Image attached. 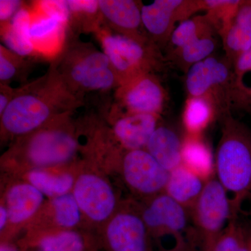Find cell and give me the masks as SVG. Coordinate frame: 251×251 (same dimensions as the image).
Wrapping results in <instances>:
<instances>
[{"label":"cell","mask_w":251,"mask_h":251,"mask_svg":"<svg viewBox=\"0 0 251 251\" xmlns=\"http://www.w3.org/2000/svg\"><path fill=\"white\" fill-rule=\"evenodd\" d=\"M0 251H18L17 249L11 247L9 244H1V247H0Z\"/></svg>","instance_id":"cell-37"},{"label":"cell","mask_w":251,"mask_h":251,"mask_svg":"<svg viewBox=\"0 0 251 251\" xmlns=\"http://www.w3.org/2000/svg\"><path fill=\"white\" fill-rule=\"evenodd\" d=\"M9 221V213L6 206H1L0 207V229L2 231Z\"/></svg>","instance_id":"cell-35"},{"label":"cell","mask_w":251,"mask_h":251,"mask_svg":"<svg viewBox=\"0 0 251 251\" xmlns=\"http://www.w3.org/2000/svg\"></svg>","instance_id":"cell-39"},{"label":"cell","mask_w":251,"mask_h":251,"mask_svg":"<svg viewBox=\"0 0 251 251\" xmlns=\"http://www.w3.org/2000/svg\"><path fill=\"white\" fill-rule=\"evenodd\" d=\"M72 114L62 115L39 129L21 137L15 151L36 169L60 166L74 158L78 141Z\"/></svg>","instance_id":"cell-4"},{"label":"cell","mask_w":251,"mask_h":251,"mask_svg":"<svg viewBox=\"0 0 251 251\" xmlns=\"http://www.w3.org/2000/svg\"><path fill=\"white\" fill-rule=\"evenodd\" d=\"M203 9L202 1L155 0L142 6L144 29L150 40L158 46L168 42L176 23L188 19Z\"/></svg>","instance_id":"cell-11"},{"label":"cell","mask_w":251,"mask_h":251,"mask_svg":"<svg viewBox=\"0 0 251 251\" xmlns=\"http://www.w3.org/2000/svg\"><path fill=\"white\" fill-rule=\"evenodd\" d=\"M102 24L112 32L140 41L150 40L142 21L141 1L99 0Z\"/></svg>","instance_id":"cell-15"},{"label":"cell","mask_w":251,"mask_h":251,"mask_svg":"<svg viewBox=\"0 0 251 251\" xmlns=\"http://www.w3.org/2000/svg\"><path fill=\"white\" fill-rule=\"evenodd\" d=\"M18 90L10 85L0 84V116L4 113L13 99L16 97Z\"/></svg>","instance_id":"cell-34"},{"label":"cell","mask_w":251,"mask_h":251,"mask_svg":"<svg viewBox=\"0 0 251 251\" xmlns=\"http://www.w3.org/2000/svg\"><path fill=\"white\" fill-rule=\"evenodd\" d=\"M68 87L85 97L91 92L115 90L120 80L110 59L103 51L91 43L79 41L68 34L62 52L52 63Z\"/></svg>","instance_id":"cell-3"},{"label":"cell","mask_w":251,"mask_h":251,"mask_svg":"<svg viewBox=\"0 0 251 251\" xmlns=\"http://www.w3.org/2000/svg\"><path fill=\"white\" fill-rule=\"evenodd\" d=\"M72 193L82 213L94 222L106 221L116 207L112 186L99 175H81L75 181Z\"/></svg>","instance_id":"cell-13"},{"label":"cell","mask_w":251,"mask_h":251,"mask_svg":"<svg viewBox=\"0 0 251 251\" xmlns=\"http://www.w3.org/2000/svg\"><path fill=\"white\" fill-rule=\"evenodd\" d=\"M52 204L56 223L61 227L70 229L80 223L82 211L72 192L53 198Z\"/></svg>","instance_id":"cell-30"},{"label":"cell","mask_w":251,"mask_h":251,"mask_svg":"<svg viewBox=\"0 0 251 251\" xmlns=\"http://www.w3.org/2000/svg\"><path fill=\"white\" fill-rule=\"evenodd\" d=\"M242 224L245 229L247 234L248 244H249V251H251V221H247L246 222L243 221Z\"/></svg>","instance_id":"cell-36"},{"label":"cell","mask_w":251,"mask_h":251,"mask_svg":"<svg viewBox=\"0 0 251 251\" xmlns=\"http://www.w3.org/2000/svg\"><path fill=\"white\" fill-rule=\"evenodd\" d=\"M105 234L111 251H153L146 225L135 211H122L112 217Z\"/></svg>","instance_id":"cell-14"},{"label":"cell","mask_w":251,"mask_h":251,"mask_svg":"<svg viewBox=\"0 0 251 251\" xmlns=\"http://www.w3.org/2000/svg\"><path fill=\"white\" fill-rule=\"evenodd\" d=\"M182 165L204 179L213 170L210 150L197 135H189L183 140Z\"/></svg>","instance_id":"cell-24"},{"label":"cell","mask_w":251,"mask_h":251,"mask_svg":"<svg viewBox=\"0 0 251 251\" xmlns=\"http://www.w3.org/2000/svg\"><path fill=\"white\" fill-rule=\"evenodd\" d=\"M232 64L227 58L207 57L188 69L186 87L190 97L207 100L222 117L231 108Z\"/></svg>","instance_id":"cell-8"},{"label":"cell","mask_w":251,"mask_h":251,"mask_svg":"<svg viewBox=\"0 0 251 251\" xmlns=\"http://www.w3.org/2000/svg\"><path fill=\"white\" fill-rule=\"evenodd\" d=\"M96 34L116 72L120 85L141 74L154 73L162 66L159 48L151 40H138L107 28L100 27Z\"/></svg>","instance_id":"cell-5"},{"label":"cell","mask_w":251,"mask_h":251,"mask_svg":"<svg viewBox=\"0 0 251 251\" xmlns=\"http://www.w3.org/2000/svg\"><path fill=\"white\" fill-rule=\"evenodd\" d=\"M31 37L35 54L56 58L69 34V11L67 1H41L29 7Z\"/></svg>","instance_id":"cell-9"},{"label":"cell","mask_w":251,"mask_h":251,"mask_svg":"<svg viewBox=\"0 0 251 251\" xmlns=\"http://www.w3.org/2000/svg\"><path fill=\"white\" fill-rule=\"evenodd\" d=\"M44 200V195L30 183L14 185L6 194L9 222L13 224L25 222L39 210Z\"/></svg>","instance_id":"cell-19"},{"label":"cell","mask_w":251,"mask_h":251,"mask_svg":"<svg viewBox=\"0 0 251 251\" xmlns=\"http://www.w3.org/2000/svg\"><path fill=\"white\" fill-rule=\"evenodd\" d=\"M214 251H249L245 229L239 219L229 221Z\"/></svg>","instance_id":"cell-32"},{"label":"cell","mask_w":251,"mask_h":251,"mask_svg":"<svg viewBox=\"0 0 251 251\" xmlns=\"http://www.w3.org/2000/svg\"><path fill=\"white\" fill-rule=\"evenodd\" d=\"M226 58L233 66L251 48V1H242L233 17L220 34Z\"/></svg>","instance_id":"cell-17"},{"label":"cell","mask_w":251,"mask_h":251,"mask_svg":"<svg viewBox=\"0 0 251 251\" xmlns=\"http://www.w3.org/2000/svg\"><path fill=\"white\" fill-rule=\"evenodd\" d=\"M231 108L251 111V48L232 66Z\"/></svg>","instance_id":"cell-22"},{"label":"cell","mask_w":251,"mask_h":251,"mask_svg":"<svg viewBox=\"0 0 251 251\" xmlns=\"http://www.w3.org/2000/svg\"><path fill=\"white\" fill-rule=\"evenodd\" d=\"M126 184L137 194L153 198L165 192L170 173L145 149L126 151L122 159Z\"/></svg>","instance_id":"cell-12"},{"label":"cell","mask_w":251,"mask_h":251,"mask_svg":"<svg viewBox=\"0 0 251 251\" xmlns=\"http://www.w3.org/2000/svg\"><path fill=\"white\" fill-rule=\"evenodd\" d=\"M25 57L0 45V84L9 85L10 82L25 78L30 71L31 63Z\"/></svg>","instance_id":"cell-28"},{"label":"cell","mask_w":251,"mask_h":251,"mask_svg":"<svg viewBox=\"0 0 251 251\" xmlns=\"http://www.w3.org/2000/svg\"><path fill=\"white\" fill-rule=\"evenodd\" d=\"M205 183L201 176L181 165L170 173L165 193L191 211Z\"/></svg>","instance_id":"cell-20"},{"label":"cell","mask_w":251,"mask_h":251,"mask_svg":"<svg viewBox=\"0 0 251 251\" xmlns=\"http://www.w3.org/2000/svg\"><path fill=\"white\" fill-rule=\"evenodd\" d=\"M27 179L44 196L52 198L70 193L75 184L74 177L71 175H54L41 169L29 172Z\"/></svg>","instance_id":"cell-26"},{"label":"cell","mask_w":251,"mask_h":251,"mask_svg":"<svg viewBox=\"0 0 251 251\" xmlns=\"http://www.w3.org/2000/svg\"><path fill=\"white\" fill-rule=\"evenodd\" d=\"M112 112L116 114L112 132L120 145L126 151L145 149L158 127L159 115Z\"/></svg>","instance_id":"cell-16"},{"label":"cell","mask_w":251,"mask_h":251,"mask_svg":"<svg viewBox=\"0 0 251 251\" xmlns=\"http://www.w3.org/2000/svg\"><path fill=\"white\" fill-rule=\"evenodd\" d=\"M140 215L150 237L161 242L171 239L173 251H193L197 247L191 211L166 193L151 198Z\"/></svg>","instance_id":"cell-6"},{"label":"cell","mask_w":251,"mask_h":251,"mask_svg":"<svg viewBox=\"0 0 251 251\" xmlns=\"http://www.w3.org/2000/svg\"><path fill=\"white\" fill-rule=\"evenodd\" d=\"M191 216L197 247L201 251H214L232 218L230 198L219 180L206 181Z\"/></svg>","instance_id":"cell-7"},{"label":"cell","mask_w":251,"mask_h":251,"mask_svg":"<svg viewBox=\"0 0 251 251\" xmlns=\"http://www.w3.org/2000/svg\"><path fill=\"white\" fill-rule=\"evenodd\" d=\"M69 11V28L75 31H95L101 27V18L97 0L67 1Z\"/></svg>","instance_id":"cell-23"},{"label":"cell","mask_w":251,"mask_h":251,"mask_svg":"<svg viewBox=\"0 0 251 251\" xmlns=\"http://www.w3.org/2000/svg\"><path fill=\"white\" fill-rule=\"evenodd\" d=\"M183 140L174 130L158 126L145 150L167 171L171 173L182 165Z\"/></svg>","instance_id":"cell-18"},{"label":"cell","mask_w":251,"mask_h":251,"mask_svg":"<svg viewBox=\"0 0 251 251\" xmlns=\"http://www.w3.org/2000/svg\"><path fill=\"white\" fill-rule=\"evenodd\" d=\"M31 23L30 9L25 4L8 24L1 27L5 47L23 57L35 54L31 41Z\"/></svg>","instance_id":"cell-21"},{"label":"cell","mask_w":251,"mask_h":251,"mask_svg":"<svg viewBox=\"0 0 251 251\" xmlns=\"http://www.w3.org/2000/svg\"><path fill=\"white\" fill-rule=\"evenodd\" d=\"M25 3L16 0H1L0 1V22L1 27H4L11 21L15 15L20 11Z\"/></svg>","instance_id":"cell-33"},{"label":"cell","mask_w":251,"mask_h":251,"mask_svg":"<svg viewBox=\"0 0 251 251\" xmlns=\"http://www.w3.org/2000/svg\"><path fill=\"white\" fill-rule=\"evenodd\" d=\"M222 120L215 168L217 179L232 195L231 220H236L251 194V130L234 119L230 112L223 116Z\"/></svg>","instance_id":"cell-2"},{"label":"cell","mask_w":251,"mask_h":251,"mask_svg":"<svg viewBox=\"0 0 251 251\" xmlns=\"http://www.w3.org/2000/svg\"><path fill=\"white\" fill-rule=\"evenodd\" d=\"M84 105L85 97L74 93L51 64L44 75L18 87L0 116L1 133L21 138Z\"/></svg>","instance_id":"cell-1"},{"label":"cell","mask_w":251,"mask_h":251,"mask_svg":"<svg viewBox=\"0 0 251 251\" xmlns=\"http://www.w3.org/2000/svg\"><path fill=\"white\" fill-rule=\"evenodd\" d=\"M217 32L207 15L188 18L177 25L170 38V44L175 51L181 49L201 36Z\"/></svg>","instance_id":"cell-25"},{"label":"cell","mask_w":251,"mask_h":251,"mask_svg":"<svg viewBox=\"0 0 251 251\" xmlns=\"http://www.w3.org/2000/svg\"><path fill=\"white\" fill-rule=\"evenodd\" d=\"M39 247L44 251H85L83 239L80 234L72 230L46 236L39 241Z\"/></svg>","instance_id":"cell-31"},{"label":"cell","mask_w":251,"mask_h":251,"mask_svg":"<svg viewBox=\"0 0 251 251\" xmlns=\"http://www.w3.org/2000/svg\"><path fill=\"white\" fill-rule=\"evenodd\" d=\"M115 98L114 111L159 115L166 103V93L156 74L147 73L119 86Z\"/></svg>","instance_id":"cell-10"},{"label":"cell","mask_w":251,"mask_h":251,"mask_svg":"<svg viewBox=\"0 0 251 251\" xmlns=\"http://www.w3.org/2000/svg\"><path fill=\"white\" fill-rule=\"evenodd\" d=\"M250 196H251V194L250 195ZM249 215L251 216V208L250 209V210H249ZM250 221H251V220H250Z\"/></svg>","instance_id":"cell-38"},{"label":"cell","mask_w":251,"mask_h":251,"mask_svg":"<svg viewBox=\"0 0 251 251\" xmlns=\"http://www.w3.org/2000/svg\"><path fill=\"white\" fill-rule=\"evenodd\" d=\"M216 115L210 103L202 98L189 97L184 112V123L189 135H198Z\"/></svg>","instance_id":"cell-27"},{"label":"cell","mask_w":251,"mask_h":251,"mask_svg":"<svg viewBox=\"0 0 251 251\" xmlns=\"http://www.w3.org/2000/svg\"><path fill=\"white\" fill-rule=\"evenodd\" d=\"M214 35L201 36L181 49L175 51L180 64L188 69L193 64L210 57L216 47Z\"/></svg>","instance_id":"cell-29"}]
</instances>
